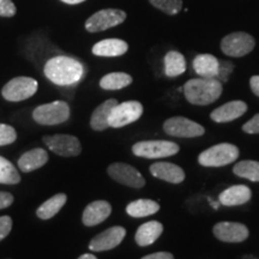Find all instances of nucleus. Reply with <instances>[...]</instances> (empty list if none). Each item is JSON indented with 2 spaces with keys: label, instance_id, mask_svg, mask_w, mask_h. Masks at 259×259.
Returning a JSON list of instances; mask_svg holds the SVG:
<instances>
[{
  "label": "nucleus",
  "instance_id": "1",
  "mask_svg": "<svg viewBox=\"0 0 259 259\" xmlns=\"http://www.w3.org/2000/svg\"><path fill=\"white\" fill-rule=\"evenodd\" d=\"M45 74L57 85H71L82 78L84 67L73 58L59 56L47 61L45 65Z\"/></svg>",
  "mask_w": 259,
  "mask_h": 259
},
{
  "label": "nucleus",
  "instance_id": "2",
  "mask_svg": "<svg viewBox=\"0 0 259 259\" xmlns=\"http://www.w3.org/2000/svg\"><path fill=\"white\" fill-rule=\"evenodd\" d=\"M186 100L192 105L206 106L215 102L222 94V83L216 78H193L184 85Z\"/></svg>",
  "mask_w": 259,
  "mask_h": 259
},
{
  "label": "nucleus",
  "instance_id": "3",
  "mask_svg": "<svg viewBox=\"0 0 259 259\" xmlns=\"http://www.w3.org/2000/svg\"><path fill=\"white\" fill-rule=\"evenodd\" d=\"M239 157V149L229 143H221L204 150L198 156V162L204 167H223Z\"/></svg>",
  "mask_w": 259,
  "mask_h": 259
},
{
  "label": "nucleus",
  "instance_id": "4",
  "mask_svg": "<svg viewBox=\"0 0 259 259\" xmlns=\"http://www.w3.org/2000/svg\"><path fill=\"white\" fill-rule=\"evenodd\" d=\"M70 116V107L65 101H54L38 106L32 112V118L40 125H58Z\"/></svg>",
  "mask_w": 259,
  "mask_h": 259
},
{
  "label": "nucleus",
  "instance_id": "5",
  "mask_svg": "<svg viewBox=\"0 0 259 259\" xmlns=\"http://www.w3.org/2000/svg\"><path fill=\"white\" fill-rule=\"evenodd\" d=\"M136 156L144 158L169 157L179 153V145L168 141H143L132 147Z\"/></svg>",
  "mask_w": 259,
  "mask_h": 259
},
{
  "label": "nucleus",
  "instance_id": "6",
  "mask_svg": "<svg viewBox=\"0 0 259 259\" xmlns=\"http://www.w3.org/2000/svg\"><path fill=\"white\" fill-rule=\"evenodd\" d=\"M37 80L30 77H16L6 83L2 90V95L5 100L11 102H18L27 100L37 92Z\"/></svg>",
  "mask_w": 259,
  "mask_h": 259
},
{
  "label": "nucleus",
  "instance_id": "7",
  "mask_svg": "<svg viewBox=\"0 0 259 259\" xmlns=\"http://www.w3.org/2000/svg\"><path fill=\"white\" fill-rule=\"evenodd\" d=\"M254 38L247 32H232L223 37L221 42V50L226 56L240 58L251 53L254 48Z\"/></svg>",
  "mask_w": 259,
  "mask_h": 259
},
{
  "label": "nucleus",
  "instance_id": "8",
  "mask_svg": "<svg viewBox=\"0 0 259 259\" xmlns=\"http://www.w3.org/2000/svg\"><path fill=\"white\" fill-rule=\"evenodd\" d=\"M126 19V14L119 9L100 10L85 22V29L89 32H99L114 28Z\"/></svg>",
  "mask_w": 259,
  "mask_h": 259
},
{
  "label": "nucleus",
  "instance_id": "9",
  "mask_svg": "<svg viewBox=\"0 0 259 259\" xmlns=\"http://www.w3.org/2000/svg\"><path fill=\"white\" fill-rule=\"evenodd\" d=\"M143 114V106L138 101H126L116 105L109 116V127H124L137 121Z\"/></svg>",
  "mask_w": 259,
  "mask_h": 259
},
{
  "label": "nucleus",
  "instance_id": "10",
  "mask_svg": "<svg viewBox=\"0 0 259 259\" xmlns=\"http://www.w3.org/2000/svg\"><path fill=\"white\" fill-rule=\"evenodd\" d=\"M44 143L50 148V150L59 156L72 157L78 156L82 151L79 139L71 135H54L45 136Z\"/></svg>",
  "mask_w": 259,
  "mask_h": 259
},
{
  "label": "nucleus",
  "instance_id": "11",
  "mask_svg": "<svg viewBox=\"0 0 259 259\" xmlns=\"http://www.w3.org/2000/svg\"><path fill=\"white\" fill-rule=\"evenodd\" d=\"M163 130L167 135L179 138H192L203 136L205 130L202 125L197 124L184 116H174L164 121Z\"/></svg>",
  "mask_w": 259,
  "mask_h": 259
},
{
  "label": "nucleus",
  "instance_id": "12",
  "mask_svg": "<svg viewBox=\"0 0 259 259\" xmlns=\"http://www.w3.org/2000/svg\"><path fill=\"white\" fill-rule=\"evenodd\" d=\"M108 176L115 180L116 183L122 185L134 187V189H142L145 185V179L135 167L127 163H113L108 167Z\"/></svg>",
  "mask_w": 259,
  "mask_h": 259
},
{
  "label": "nucleus",
  "instance_id": "13",
  "mask_svg": "<svg viewBox=\"0 0 259 259\" xmlns=\"http://www.w3.org/2000/svg\"><path fill=\"white\" fill-rule=\"evenodd\" d=\"M125 235V228H122L120 226L111 227V228L106 229L105 232L100 233L95 238H93L89 244V248L94 252L109 251L118 245H120V242L124 240Z\"/></svg>",
  "mask_w": 259,
  "mask_h": 259
},
{
  "label": "nucleus",
  "instance_id": "14",
  "mask_svg": "<svg viewBox=\"0 0 259 259\" xmlns=\"http://www.w3.org/2000/svg\"><path fill=\"white\" fill-rule=\"evenodd\" d=\"M213 234L225 242H242L248 238L247 227L238 222H220L213 227Z\"/></svg>",
  "mask_w": 259,
  "mask_h": 259
},
{
  "label": "nucleus",
  "instance_id": "15",
  "mask_svg": "<svg viewBox=\"0 0 259 259\" xmlns=\"http://www.w3.org/2000/svg\"><path fill=\"white\" fill-rule=\"evenodd\" d=\"M150 173L155 178L171 184H180L185 180V171L183 168L169 162H156L151 164Z\"/></svg>",
  "mask_w": 259,
  "mask_h": 259
},
{
  "label": "nucleus",
  "instance_id": "16",
  "mask_svg": "<svg viewBox=\"0 0 259 259\" xmlns=\"http://www.w3.org/2000/svg\"><path fill=\"white\" fill-rule=\"evenodd\" d=\"M112 206L106 200H95L90 203L83 212V223L88 227H93L105 221L111 215Z\"/></svg>",
  "mask_w": 259,
  "mask_h": 259
},
{
  "label": "nucleus",
  "instance_id": "17",
  "mask_svg": "<svg viewBox=\"0 0 259 259\" xmlns=\"http://www.w3.org/2000/svg\"><path fill=\"white\" fill-rule=\"evenodd\" d=\"M247 111V105L244 101H231L216 108L210 118L216 122H228L240 118Z\"/></svg>",
  "mask_w": 259,
  "mask_h": 259
},
{
  "label": "nucleus",
  "instance_id": "18",
  "mask_svg": "<svg viewBox=\"0 0 259 259\" xmlns=\"http://www.w3.org/2000/svg\"><path fill=\"white\" fill-rule=\"evenodd\" d=\"M128 50V45L119 38H107L94 45L93 53L97 57H120Z\"/></svg>",
  "mask_w": 259,
  "mask_h": 259
},
{
  "label": "nucleus",
  "instance_id": "19",
  "mask_svg": "<svg viewBox=\"0 0 259 259\" xmlns=\"http://www.w3.org/2000/svg\"><path fill=\"white\" fill-rule=\"evenodd\" d=\"M250 187L245 185H234L223 191L220 194V203L226 206H235L247 203L251 199Z\"/></svg>",
  "mask_w": 259,
  "mask_h": 259
},
{
  "label": "nucleus",
  "instance_id": "20",
  "mask_svg": "<svg viewBox=\"0 0 259 259\" xmlns=\"http://www.w3.org/2000/svg\"><path fill=\"white\" fill-rule=\"evenodd\" d=\"M118 105V101L115 99H109L101 103L95 111L93 112L92 119H90V126L95 131H105L109 127V116L113 108Z\"/></svg>",
  "mask_w": 259,
  "mask_h": 259
},
{
  "label": "nucleus",
  "instance_id": "21",
  "mask_svg": "<svg viewBox=\"0 0 259 259\" xmlns=\"http://www.w3.org/2000/svg\"><path fill=\"white\" fill-rule=\"evenodd\" d=\"M220 60L211 54H199L194 58L193 69L203 78H218Z\"/></svg>",
  "mask_w": 259,
  "mask_h": 259
},
{
  "label": "nucleus",
  "instance_id": "22",
  "mask_svg": "<svg viewBox=\"0 0 259 259\" xmlns=\"http://www.w3.org/2000/svg\"><path fill=\"white\" fill-rule=\"evenodd\" d=\"M47 162V151L41 148H36L32 149V150H29L28 153L22 155L21 158L18 160V167L19 169L24 171V173H29V171H32L37 169V168L45 166Z\"/></svg>",
  "mask_w": 259,
  "mask_h": 259
},
{
  "label": "nucleus",
  "instance_id": "23",
  "mask_svg": "<svg viewBox=\"0 0 259 259\" xmlns=\"http://www.w3.org/2000/svg\"><path fill=\"white\" fill-rule=\"evenodd\" d=\"M162 232H163V226L160 222L150 221L144 223V225L139 227L137 233H136V242L139 246H143V247L154 244L160 238Z\"/></svg>",
  "mask_w": 259,
  "mask_h": 259
},
{
  "label": "nucleus",
  "instance_id": "24",
  "mask_svg": "<svg viewBox=\"0 0 259 259\" xmlns=\"http://www.w3.org/2000/svg\"><path fill=\"white\" fill-rule=\"evenodd\" d=\"M186 71V60L177 51L168 52L164 57V72L167 77H178Z\"/></svg>",
  "mask_w": 259,
  "mask_h": 259
},
{
  "label": "nucleus",
  "instance_id": "25",
  "mask_svg": "<svg viewBox=\"0 0 259 259\" xmlns=\"http://www.w3.org/2000/svg\"><path fill=\"white\" fill-rule=\"evenodd\" d=\"M67 197L64 193H58L56 196H53L52 198L46 200L40 208L37 209L36 215L37 218L41 220H50L56 216L58 212L60 211V209L66 204Z\"/></svg>",
  "mask_w": 259,
  "mask_h": 259
},
{
  "label": "nucleus",
  "instance_id": "26",
  "mask_svg": "<svg viewBox=\"0 0 259 259\" xmlns=\"http://www.w3.org/2000/svg\"><path fill=\"white\" fill-rule=\"evenodd\" d=\"M160 210L158 203L150 199H138L131 202L126 206V212L132 218H145L153 213H156Z\"/></svg>",
  "mask_w": 259,
  "mask_h": 259
},
{
  "label": "nucleus",
  "instance_id": "27",
  "mask_svg": "<svg viewBox=\"0 0 259 259\" xmlns=\"http://www.w3.org/2000/svg\"><path fill=\"white\" fill-rule=\"evenodd\" d=\"M132 83V77L124 72H113L106 74L100 80V87L105 90H119L130 85Z\"/></svg>",
  "mask_w": 259,
  "mask_h": 259
},
{
  "label": "nucleus",
  "instance_id": "28",
  "mask_svg": "<svg viewBox=\"0 0 259 259\" xmlns=\"http://www.w3.org/2000/svg\"><path fill=\"white\" fill-rule=\"evenodd\" d=\"M233 171L235 176L240 178H245L254 183L259 181V162L257 161L246 160L238 162L233 168Z\"/></svg>",
  "mask_w": 259,
  "mask_h": 259
},
{
  "label": "nucleus",
  "instance_id": "29",
  "mask_svg": "<svg viewBox=\"0 0 259 259\" xmlns=\"http://www.w3.org/2000/svg\"><path fill=\"white\" fill-rule=\"evenodd\" d=\"M21 181V176L16 167L5 157L0 156V184L16 185Z\"/></svg>",
  "mask_w": 259,
  "mask_h": 259
},
{
  "label": "nucleus",
  "instance_id": "30",
  "mask_svg": "<svg viewBox=\"0 0 259 259\" xmlns=\"http://www.w3.org/2000/svg\"><path fill=\"white\" fill-rule=\"evenodd\" d=\"M150 4L167 15H177L183 9V0H149Z\"/></svg>",
  "mask_w": 259,
  "mask_h": 259
},
{
  "label": "nucleus",
  "instance_id": "31",
  "mask_svg": "<svg viewBox=\"0 0 259 259\" xmlns=\"http://www.w3.org/2000/svg\"><path fill=\"white\" fill-rule=\"evenodd\" d=\"M16 139H17V134L12 126L0 124V147L12 144Z\"/></svg>",
  "mask_w": 259,
  "mask_h": 259
},
{
  "label": "nucleus",
  "instance_id": "32",
  "mask_svg": "<svg viewBox=\"0 0 259 259\" xmlns=\"http://www.w3.org/2000/svg\"><path fill=\"white\" fill-rule=\"evenodd\" d=\"M234 70V64L231 63V61H226V60H221L219 64V73H218V78L221 83H225L228 80V77L231 76V73Z\"/></svg>",
  "mask_w": 259,
  "mask_h": 259
},
{
  "label": "nucleus",
  "instance_id": "33",
  "mask_svg": "<svg viewBox=\"0 0 259 259\" xmlns=\"http://www.w3.org/2000/svg\"><path fill=\"white\" fill-rule=\"evenodd\" d=\"M16 6L12 0H0V16L2 17H12L16 15Z\"/></svg>",
  "mask_w": 259,
  "mask_h": 259
},
{
  "label": "nucleus",
  "instance_id": "34",
  "mask_svg": "<svg viewBox=\"0 0 259 259\" xmlns=\"http://www.w3.org/2000/svg\"><path fill=\"white\" fill-rule=\"evenodd\" d=\"M12 229V219L10 216L0 218V241L4 240Z\"/></svg>",
  "mask_w": 259,
  "mask_h": 259
},
{
  "label": "nucleus",
  "instance_id": "35",
  "mask_svg": "<svg viewBox=\"0 0 259 259\" xmlns=\"http://www.w3.org/2000/svg\"><path fill=\"white\" fill-rule=\"evenodd\" d=\"M242 130L246 134H259V114H255L251 120H248L246 124L242 126Z\"/></svg>",
  "mask_w": 259,
  "mask_h": 259
},
{
  "label": "nucleus",
  "instance_id": "36",
  "mask_svg": "<svg viewBox=\"0 0 259 259\" xmlns=\"http://www.w3.org/2000/svg\"><path fill=\"white\" fill-rule=\"evenodd\" d=\"M14 203V196L9 192H0V209L9 208Z\"/></svg>",
  "mask_w": 259,
  "mask_h": 259
},
{
  "label": "nucleus",
  "instance_id": "37",
  "mask_svg": "<svg viewBox=\"0 0 259 259\" xmlns=\"http://www.w3.org/2000/svg\"><path fill=\"white\" fill-rule=\"evenodd\" d=\"M142 259H174V257L169 252H156V253L145 255Z\"/></svg>",
  "mask_w": 259,
  "mask_h": 259
},
{
  "label": "nucleus",
  "instance_id": "38",
  "mask_svg": "<svg viewBox=\"0 0 259 259\" xmlns=\"http://www.w3.org/2000/svg\"><path fill=\"white\" fill-rule=\"evenodd\" d=\"M250 85L254 95L259 97V76H253L250 79Z\"/></svg>",
  "mask_w": 259,
  "mask_h": 259
},
{
  "label": "nucleus",
  "instance_id": "39",
  "mask_svg": "<svg viewBox=\"0 0 259 259\" xmlns=\"http://www.w3.org/2000/svg\"><path fill=\"white\" fill-rule=\"evenodd\" d=\"M63 3H66V4H71V5H74V4H80V3L85 2V0H61Z\"/></svg>",
  "mask_w": 259,
  "mask_h": 259
},
{
  "label": "nucleus",
  "instance_id": "40",
  "mask_svg": "<svg viewBox=\"0 0 259 259\" xmlns=\"http://www.w3.org/2000/svg\"><path fill=\"white\" fill-rule=\"evenodd\" d=\"M78 259H97L95 255L94 254H90V253H85V254H82Z\"/></svg>",
  "mask_w": 259,
  "mask_h": 259
},
{
  "label": "nucleus",
  "instance_id": "41",
  "mask_svg": "<svg viewBox=\"0 0 259 259\" xmlns=\"http://www.w3.org/2000/svg\"><path fill=\"white\" fill-rule=\"evenodd\" d=\"M242 259H254V258L252 257V255H245V257L242 258Z\"/></svg>",
  "mask_w": 259,
  "mask_h": 259
}]
</instances>
